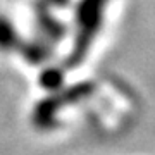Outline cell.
<instances>
[{
  "label": "cell",
  "instance_id": "277c9868",
  "mask_svg": "<svg viewBox=\"0 0 155 155\" xmlns=\"http://www.w3.org/2000/svg\"><path fill=\"white\" fill-rule=\"evenodd\" d=\"M22 55L26 57V61L31 62V64H40V62L47 61L48 57V52H47V47H41L38 43L28 45L26 48L22 50Z\"/></svg>",
  "mask_w": 155,
  "mask_h": 155
},
{
  "label": "cell",
  "instance_id": "3957f363",
  "mask_svg": "<svg viewBox=\"0 0 155 155\" xmlns=\"http://www.w3.org/2000/svg\"><path fill=\"white\" fill-rule=\"evenodd\" d=\"M38 83L41 90L48 91V93H55L64 86V71L59 67H47L40 74Z\"/></svg>",
  "mask_w": 155,
  "mask_h": 155
},
{
  "label": "cell",
  "instance_id": "7a4b0ae2",
  "mask_svg": "<svg viewBox=\"0 0 155 155\" xmlns=\"http://www.w3.org/2000/svg\"><path fill=\"white\" fill-rule=\"evenodd\" d=\"M95 90H97V86H95L93 81H81V83L71 84V86L64 84L59 91H55V95L59 102L62 104V107L66 109L69 105H76L79 102L90 98L95 93Z\"/></svg>",
  "mask_w": 155,
  "mask_h": 155
},
{
  "label": "cell",
  "instance_id": "6da1fadb",
  "mask_svg": "<svg viewBox=\"0 0 155 155\" xmlns=\"http://www.w3.org/2000/svg\"><path fill=\"white\" fill-rule=\"evenodd\" d=\"M64 107L59 102L55 93H48L41 100L35 104L33 110H31V122L33 126L40 131H50L55 129L59 124V112Z\"/></svg>",
  "mask_w": 155,
  "mask_h": 155
},
{
  "label": "cell",
  "instance_id": "5b68a950",
  "mask_svg": "<svg viewBox=\"0 0 155 155\" xmlns=\"http://www.w3.org/2000/svg\"><path fill=\"white\" fill-rule=\"evenodd\" d=\"M16 45V36L7 22L0 21V50H11Z\"/></svg>",
  "mask_w": 155,
  "mask_h": 155
}]
</instances>
